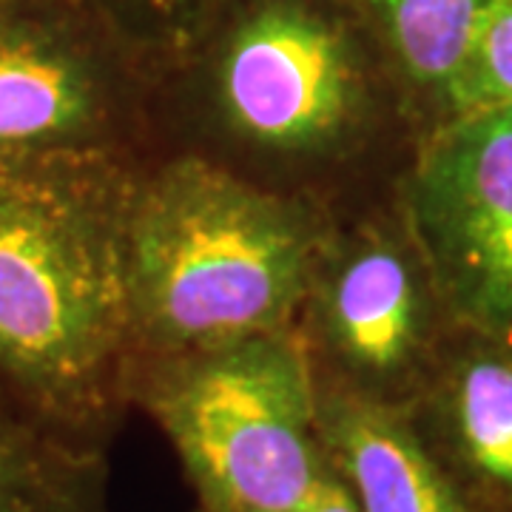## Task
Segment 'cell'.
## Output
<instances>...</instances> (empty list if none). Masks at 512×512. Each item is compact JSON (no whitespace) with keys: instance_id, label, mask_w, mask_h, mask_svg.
<instances>
[{"instance_id":"cell-11","label":"cell","mask_w":512,"mask_h":512,"mask_svg":"<svg viewBox=\"0 0 512 512\" xmlns=\"http://www.w3.org/2000/svg\"><path fill=\"white\" fill-rule=\"evenodd\" d=\"M0 512H114L109 450L57 433L3 384Z\"/></svg>"},{"instance_id":"cell-6","label":"cell","mask_w":512,"mask_h":512,"mask_svg":"<svg viewBox=\"0 0 512 512\" xmlns=\"http://www.w3.org/2000/svg\"><path fill=\"white\" fill-rule=\"evenodd\" d=\"M154 151V74L86 0H0V160Z\"/></svg>"},{"instance_id":"cell-4","label":"cell","mask_w":512,"mask_h":512,"mask_svg":"<svg viewBox=\"0 0 512 512\" xmlns=\"http://www.w3.org/2000/svg\"><path fill=\"white\" fill-rule=\"evenodd\" d=\"M128 399L171 444L194 512L288 510L333 478L319 387L293 328L140 359Z\"/></svg>"},{"instance_id":"cell-7","label":"cell","mask_w":512,"mask_h":512,"mask_svg":"<svg viewBox=\"0 0 512 512\" xmlns=\"http://www.w3.org/2000/svg\"><path fill=\"white\" fill-rule=\"evenodd\" d=\"M399 197L458 328L512 342V109L427 131Z\"/></svg>"},{"instance_id":"cell-9","label":"cell","mask_w":512,"mask_h":512,"mask_svg":"<svg viewBox=\"0 0 512 512\" xmlns=\"http://www.w3.org/2000/svg\"><path fill=\"white\" fill-rule=\"evenodd\" d=\"M319 439L359 512H473L407 410L319 387Z\"/></svg>"},{"instance_id":"cell-5","label":"cell","mask_w":512,"mask_h":512,"mask_svg":"<svg viewBox=\"0 0 512 512\" xmlns=\"http://www.w3.org/2000/svg\"><path fill=\"white\" fill-rule=\"evenodd\" d=\"M293 330L319 387L399 410L424 393L461 328L404 214L399 183L333 211Z\"/></svg>"},{"instance_id":"cell-2","label":"cell","mask_w":512,"mask_h":512,"mask_svg":"<svg viewBox=\"0 0 512 512\" xmlns=\"http://www.w3.org/2000/svg\"><path fill=\"white\" fill-rule=\"evenodd\" d=\"M143 160H0V384L97 450L131 410L128 217Z\"/></svg>"},{"instance_id":"cell-8","label":"cell","mask_w":512,"mask_h":512,"mask_svg":"<svg viewBox=\"0 0 512 512\" xmlns=\"http://www.w3.org/2000/svg\"><path fill=\"white\" fill-rule=\"evenodd\" d=\"M407 413L470 510L512 512V342L458 330Z\"/></svg>"},{"instance_id":"cell-3","label":"cell","mask_w":512,"mask_h":512,"mask_svg":"<svg viewBox=\"0 0 512 512\" xmlns=\"http://www.w3.org/2000/svg\"><path fill=\"white\" fill-rule=\"evenodd\" d=\"M330 222L319 202L154 151L128 217L134 362L293 328Z\"/></svg>"},{"instance_id":"cell-14","label":"cell","mask_w":512,"mask_h":512,"mask_svg":"<svg viewBox=\"0 0 512 512\" xmlns=\"http://www.w3.org/2000/svg\"><path fill=\"white\" fill-rule=\"evenodd\" d=\"M279 512H359L356 510V504H353V498L345 493V487L336 481V476L325 481L319 490L313 495H308L305 501H299V504H293L288 510H279Z\"/></svg>"},{"instance_id":"cell-12","label":"cell","mask_w":512,"mask_h":512,"mask_svg":"<svg viewBox=\"0 0 512 512\" xmlns=\"http://www.w3.org/2000/svg\"><path fill=\"white\" fill-rule=\"evenodd\" d=\"M484 109H512V0H493L478 18L453 80L447 120Z\"/></svg>"},{"instance_id":"cell-10","label":"cell","mask_w":512,"mask_h":512,"mask_svg":"<svg viewBox=\"0 0 512 512\" xmlns=\"http://www.w3.org/2000/svg\"><path fill=\"white\" fill-rule=\"evenodd\" d=\"M382 49L421 137L447 120L478 18L493 0H350Z\"/></svg>"},{"instance_id":"cell-1","label":"cell","mask_w":512,"mask_h":512,"mask_svg":"<svg viewBox=\"0 0 512 512\" xmlns=\"http://www.w3.org/2000/svg\"><path fill=\"white\" fill-rule=\"evenodd\" d=\"M154 134L330 211L393 188L421 143L350 0H211L154 72Z\"/></svg>"},{"instance_id":"cell-13","label":"cell","mask_w":512,"mask_h":512,"mask_svg":"<svg viewBox=\"0 0 512 512\" xmlns=\"http://www.w3.org/2000/svg\"><path fill=\"white\" fill-rule=\"evenodd\" d=\"M114 37L154 74L177 55L211 0H86Z\"/></svg>"}]
</instances>
